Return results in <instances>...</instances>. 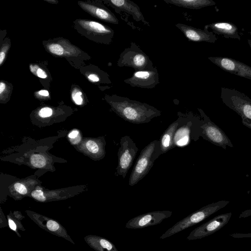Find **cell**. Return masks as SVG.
<instances>
[{
  "instance_id": "cell-33",
  "label": "cell",
  "mask_w": 251,
  "mask_h": 251,
  "mask_svg": "<svg viewBox=\"0 0 251 251\" xmlns=\"http://www.w3.org/2000/svg\"><path fill=\"white\" fill-rule=\"evenodd\" d=\"M3 216L4 215H2V213L1 212V215L0 218V228L6 227L8 225V220H7Z\"/></svg>"
},
{
  "instance_id": "cell-31",
  "label": "cell",
  "mask_w": 251,
  "mask_h": 251,
  "mask_svg": "<svg viewBox=\"0 0 251 251\" xmlns=\"http://www.w3.org/2000/svg\"><path fill=\"white\" fill-rule=\"evenodd\" d=\"M8 45H5L2 47L0 53V65H1L3 63L5 58L6 54L8 50Z\"/></svg>"
},
{
  "instance_id": "cell-10",
  "label": "cell",
  "mask_w": 251,
  "mask_h": 251,
  "mask_svg": "<svg viewBox=\"0 0 251 251\" xmlns=\"http://www.w3.org/2000/svg\"><path fill=\"white\" fill-rule=\"evenodd\" d=\"M172 212L169 210L149 212L137 216L129 220L126 224L129 229H140L155 226L171 216Z\"/></svg>"
},
{
  "instance_id": "cell-28",
  "label": "cell",
  "mask_w": 251,
  "mask_h": 251,
  "mask_svg": "<svg viewBox=\"0 0 251 251\" xmlns=\"http://www.w3.org/2000/svg\"><path fill=\"white\" fill-rule=\"evenodd\" d=\"M31 196L36 200L40 202H45L46 201V198L44 195L43 192L40 189H37L31 193Z\"/></svg>"
},
{
  "instance_id": "cell-23",
  "label": "cell",
  "mask_w": 251,
  "mask_h": 251,
  "mask_svg": "<svg viewBox=\"0 0 251 251\" xmlns=\"http://www.w3.org/2000/svg\"><path fill=\"white\" fill-rule=\"evenodd\" d=\"M30 162L32 165L36 168H42L46 164L45 157L41 154H33L31 156Z\"/></svg>"
},
{
  "instance_id": "cell-32",
  "label": "cell",
  "mask_w": 251,
  "mask_h": 251,
  "mask_svg": "<svg viewBox=\"0 0 251 251\" xmlns=\"http://www.w3.org/2000/svg\"><path fill=\"white\" fill-rule=\"evenodd\" d=\"M232 237L236 238H251V233H234L230 235Z\"/></svg>"
},
{
  "instance_id": "cell-6",
  "label": "cell",
  "mask_w": 251,
  "mask_h": 251,
  "mask_svg": "<svg viewBox=\"0 0 251 251\" xmlns=\"http://www.w3.org/2000/svg\"><path fill=\"white\" fill-rule=\"evenodd\" d=\"M117 65L120 67H131L135 71L147 70L153 67V63L149 57L133 42L130 43L129 47L122 52Z\"/></svg>"
},
{
  "instance_id": "cell-3",
  "label": "cell",
  "mask_w": 251,
  "mask_h": 251,
  "mask_svg": "<svg viewBox=\"0 0 251 251\" xmlns=\"http://www.w3.org/2000/svg\"><path fill=\"white\" fill-rule=\"evenodd\" d=\"M161 154L159 140H154L145 146L141 151L130 174L129 185L133 186L142 179Z\"/></svg>"
},
{
  "instance_id": "cell-1",
  "label": "cell",
  "mask_w": 251,
  "mask_h": 251,
  "mask_svg": "<svg viewBox=\"0 0 251 251\" xmlns=\"http://www.w3.org/2000/svg\"><path fill=\"white\" fill-rule=\"evenodd\" d=\"M112 110L125 121L132 124L148 123L161 115V111L145 102L116 95L108 97Z\"/></svg>"
},
{
  "instance_id": "cell-13",
  "label": "cell",
  "mask_w": 251,
  "mask_h": 251,
  "mask_svg": "<svg viewBox=\"0 0 251 251\" xmlns=\"http://www.w3.org/2000/svg\"><path fill=\"white\" fill-rule=\"evenodd\" d=\"M208 59L223 70L251 80V67L233 58L209 57Z\"/></svg>"
},
{
  "instance_id": "cell-37",
  "label": "cell",
  "mask_w": 251,
  "mask_h": 251,
  "mask_svg": "<svg viewBox=\"0 0 251 251\" xmlns=\"http://www.w3.org/2000/svg\"><path fill=\"white\" fill-rule=\"evenodd\" d=\"M6 85L5 84L2 82L0 83V94L1 95L2 93L4 92L5 90Z\"/></svg>"
},
{
  "instance_id": "cell-18",
  "label": "cell",
  "mask_w": 251,
  "mask_h": 251,
  "mask_svg": "<svg viewBox=\"0 0 251 251\" xmlns=\"http://www.w3.org/2000/svg\"><path fill=\"white\" fill-rule=\"evenodd\" d=\"M79 4L82 8L94 17L107 23L119 24V20L116 16L111 11L103 6H97L80 2Z\"/></svg>"
},
{
  "instance_id": "cell-27",
  "label": "cell",
  "mask_w": 251,
  "mask_h": 251,
  "mask_svg": "<svg viewBox=\"0 0 251 251\" xmlns=\"http://www.w3.org/2000/svg\"><path fill=\"white\" fill-rule=\"evenodd\" d=\"M81 92L76 89H74L72 93V97L74 102L77 105H80L83 101Z\"/></svg>"
},
{
  "instance_id": "cell-34",
  "label": "cell",
  "mask_w": 251,
  "mask_h": 251,
  "mask_svg": "<svg viewBox=\"0 0 251 251\" xmlns=\"http://www.w3.org/2000/svg\"><path fill=\"white\" fill-rule=\"evenodd\" d=\"M88 79L92 82H98L100 81V77L95 74H90L88 76Z\"/></svg>"
},
{
  "instance_id": "cell-36",
  "label": "cell",
  "mask_w": 251,
  "mask_h": 251,
  "mask_svg": "<svg viewBox=\"0 0 251 251\" xmlns=\"http://www.w3.org/2000/svg\"><path fill=\"white\" fill-rule=\"evenodd\" d=\"M251 215V210H246V211H244L243 212H242L241 214V215L240 216V218L248 217L249 216H250Z\"/></svg>"
},
{
  "instance_id": "cell-4",
  "label": "cell",
  "mask_w": 251,
  "mask_h": 251,
  "mask_svg": "<svg viewBox=\"0 0 251 251\" xmlns=\"http://www.w3.org/2000/svg\"><path fill=\"white\" fill-rule=\"evenodd\" d=\"M229 203V201L222 200L201 207L175 224L160 237V239H164L170 237L199 223L225 207Z\"/></svg>"
},
{
  "instance_id": "cell-39",
  "label": "cell",
  "mask_w": 251,
  "mask_h": 251,
  "mask_svg": "<svg viewBox=\"0 0 251 251\" xmlns=\"http://www.w3.org/2000/svg\"><path fill=\"white\" fill-rule=\"evenodd\" d=\"M80 137L79 135L75 139H71V142L74 144H77L80 141Z\"/></svg>"
},
{
  "instance_id": "cell-25",
  "label": "cell",
  "mask_w": 251,
  "mask_h": 251,
  "mask_svg": "<svg viewBox=\"0 0 251 251\" xmlns=\"http://www.w3.org/2000/svg\"><path fill=\"white\" fill-rule=\"evenodd\" d=\"M30 69L33 74L40 78H46L47 77L46 72L37 65H30Z\"/></svg>"
},
{
  "instance_id": "cell-20",
  "label": "cell",
  "mask_w": 251,
  "mask_h": 251,
  "mask_svg": "<svg viewBox=\"0 0 251 251\" xmlns=\"http://www.w3.org/2000/svg\"><path fill=\"white\" fill-rule=\"evenodd\" d=\"M84 239L88 246L96 251H119L113 243L102 237L88 235L85 236Z\"/></svg>"
},
{
  "instance_id": "cell-40",
  "label": "cell",
  "mask_w": 251,
  "mask_h": 251,
  "mask_svg": "<svg viewBox=\"0 0 251 251\" xmlns=\"http://www.w3.org/2000/svg\"><path fill=\"white\" fill-rule=\"evenodd\" d=\"M248 43L251 49V39H248Z\"/></svg>"
},
{
  "instance_id": "cell-11",
  "label": "cell",
  "mask_w": 251,
  "mask_h": 251,
  "mask_svg": "<svg viewBox=\"0 0 251 251\" xmlns=\"http://www.w3.org/2000/svg\"><path fill=\"white\" fill-rule=\"evenodd\" d=\"M26 212L30 219L41 228L75 244L66 229L56 220L32 211H27Z\"/></svg>"
},
{
  "instance_id": "cell-2",
  "label": "cell",
  "mask_w": 251,
  "mask_h": 251,
  "mask_svg": "<svg viewBox=\"0 0 251 251\" xmlns=\"http://www.w3.org/2000/svg\"><path fill=\"white\" fill-rule=\"evenodd\" d=\"M177 114L180 117V122L174 137L173 142L175 147H183L190 144L192 141H197L201 137L203 121L201 117L188 112Z\"/></svg>"
},
{
  "instance_id": "cell-7",
  "label": "cell",
  "mask_w": 251,
  "mask_h": 251,
  "mask_svg": "<svg viewBox=\"0 0 251 251\" xmlns=\"http://www.w3.org/2000/svg\"><path fill=\"white\" fill-rule=\"evenodd\" d=\"M203 121L201 127L203 129L201 137L213 145L226 150L227 147L232 148L233 145L225 132L217 125L212 122L201 108H198Z\"/></svg>"
},
{
  "instance_id": "cell-15",
  "label": "cell",
  "mask_w": 251,
  "mask_h": 251,
  "mask_svg": "<svg viewBox=\"0 0 251 251\" xmlns=\"http://www.w3.org/2000/svg\"><path fill=\"white\" fill-rule=\"evenodd\" d=\"M108 4L115 9L117 13L121 11L126 12L132 16L136 22L141 21L149 26V23L146 21L139 6L130 0H110L107 1Z\"/></svg>"
},
{
  "instance_id": "cell-19",
  "label": "cell",
  "mask_w": 251,
  "mask_h": 251,
  "mask_svg": "<svg viewBox=\"0 0 251 251\" xmlns=\"http://www.w3.org/2000/svg\"><path fill=\"white\" fill-rule=\"evenodd\" d=\"M177 116L178 118L168 127L159 139L161 154L175 147L173 142L174 137L180 122V117L178 114Z\"/></svg>"
},
{
  "instance_id": "cell-5",
  "label": "cell",
  "mask_w": 251,
  "mask_h": 251,
  "mask_svg": "<svg viewBox=\"0 0 251 251\" xmlns=\"http://www.w3.org/2000/svg\"><path fill=\"white\" fill-rule=\"evenodd\" d=\"M220 97L226 106L241 117L243 125L251 129V99L234 89L224 87L221 88Z\"/></svg>"
},
{
  "instance_id": "cell-14",
  "label": "cell",
  "mask_w": 251,
  "mask_h": 251,
  "mask_svg": "<svg viewBox=\"0 0 251 251\" xmlns=\"http://www.w3.org/2000/svg\"><path fill=\"white\" fill-rule=\"evenodd\" d=\"M175 26L183 33L189 41L214 43L217 41L216 36L207 29L204 28L202 30L181 23L176 24Z\"/></svg>"
},
{
  "instance_id": "cell-17",
  "label": "cell",
  "mask_w": 251,
  "mask_h": 251,
  "mask_svg": "<svg viewBox=\"0 0 251 251\" xmlns=\"http://www.w3.org/2000/svg\"><path fill=\"white\" fill-rule=\"evenodd\" d=\"M209 28L217 34L221 35L226 38H232L240 40V37L236 25L229 22H218L206 25L204 28Z\"/></svg>"
},
{
  "instance_id": "cell-9",
  "label": "cell",
  "mask_w": 251,
  "mask_h": 251,
  "mask_svg": "<svg viewBox=\"0 0 251 251\" xmlns=\"http://www.w3.org/2000/svg\"><path fill=\"white\" fill-rule=\"evenodd\" d=\"M231 216V212L217 215L193 229L186 239L188 240H194L209 236L226 225Z\"/></svg>"
},
{
  "instance_id": "cell-8",
  "label": "cell",
  "mask_w": 251,
  "mask_h": 251,
  "mask_svg": "<svg viewBox=\"0 0 251 251\" xmlns=\"http://www.w3.org/2000/svg\"><path fill=\"white\" fill-rule=\"evenodd\" d=\"M120 147L118 152V164L116 169L117 176H122L125 178L132 166L138 148L135 143L128 135L121 137Z\"/></svg>"
},
{
  "instance_id": "cell-22",
  "label": "cell",
  "mask_w": 251,
  "mask_h": 251,
  "mask_svg": "<svg viewBox=\"0 0 251 251\" xmlns=\"http://www.w3.org/2000/svg\"><path fill=\"white\" fill-rule=\"evenodd\" d=\"M7 218L10 229L15 231L19 237H21L18 230L22 231L25 230L21 222L24 217L21 212L15 211L13 213H10L7 216Z\"/></svg>"
},
{
  "instance_id": "cell-26",
  "label": "cell",
  "mask_w": 251,
  "mask_h": 251,
  "mask_svg": "<svg viewBox=\"0 0 251 251\" xmlns=\"http://www.w3.org/2000/svg\"><path fill=\"white\" fill-rule=\"evenodd\" d=\"M86 146L88 150L93 153H97L100 151L99 146L94 141H88L86 143Z\"/></svg>"
},
{
  "instance_id": "cell-38",
  "label": "cell",
  "mask_w": 251,
  "mask_h": 251,
  "mask_svg": "<svg viewBox=\"0 0 251 251\" xmlns=\"http://www.w3.org/2000/svg\"><path fill=\"white\" fill-rule=\"evenodd\" d=\"M38 94L42 96L47 97L49 96V92L45 90H42L38 92Z\"/></svg>"
},
{
  "instance_id": "cell-21",
  "label": "cell",
  "mask_w": 251,
  "mask_h": 251,
  "mask_svg": "<svg viewBox=\"0 0 251 251\" xmlns=\"http://www.w3.org/2000/svg\"><path fill=\"white\" fill-rule=\"evenodd\" d=\"M168 4L191 9H199L216 4L212 0H164Z\"/></svg>"
},
{
  "instance_id": "cell-24",
  "label": "cell",
  "mask_w": 251,
  "mask_h": 251,
  "mask_svg": "<svg viewBox=\"0 0 251 251\" xmlns=\"http://www.w3.org/2000/svg\"><path fill=\"white\" fill-rule=\"evenodd\" d=\"M48 49L53 55L60 56L64 53L63 48L59 44H50L48 46Z\"/></svg>"
},
{
  "instance_id": "cell-41",
  "label": "cell",
  "mask_w": 251,
  "mask_h": 251,
  "mask_svg": "<svg viewBox=\"0 0 251 251\" xmlns=\"http://www.w3.org/2000/svg\"><path fill=\"white\" fill-rule=\"evenodd\" d=\"M48 1L50 2H55V1H54V0H50H50H48Z\"/></svg>"
},
{
  "instance_id": "cell-30",
  "label": "cell",
  "mask_w": 251,
  "mask_h": 251,
  "mask_svg": "<svg viewBox=\"0 0 251 251\" xmlns=\"http://www.w3.org/2000/svg\"><path fill=\"white\" fill-rule=\"evenodd\" d=\"M14 188L16 191L20 194L25 195L27 192L26 188L22 183L19 182L15 183Z\"/></svg>"
},
{
  "instance_id": "cell-12",
  "label": "cell",
  "mask_w": 251,
  "mask_h": 251,
  "mask_svg": "<svg viewBox=\"0 0 251 251\" xmlns=\"http://www.w3.org/2000/svg\"><path fill=\"white\" fill-rule=\"evenodd\" d=\"M131 87L152 89L159 83V75L156 67L135 71L132 76L124 80Z\"/></svg>"
},
{
  "instance_id": "cell-35",
  "label": "cell",
  "mask_w": 251,
  "mask_h": 251,
  "mask_svg": "<svg viewBox=\"0 0 251 251\" xmlns=\"http://www.w3.org/2000/svg\"><path fill=\"white\" fill-rule=\"evenodd\" d=\"M78 135H79L78 131L76 130H74L69 134L68 137L70 139H75L76 137H77Z\"/></svg>"
},
{
  "instance_id": "cell-16",
  "label": "cell",
  "mask_w": 251,
  "mask_h": 251,
  "mask_svg": "<svg viewBox=\"0 0 251 251\" xmlns=\"http://www.w3.org/2000/svg\"><path fill=\"white\" fill-rule=\"evenodd\" d=\"M78 23L83 29L97 34L105 44H110L112 41L114 32L108 26L91 21L80 20Z\"/></svg>"
},
{
  "instance_id": "cell-29",
  "label": "cell",
  "mask_w": 251,
  "mask_h": 251,
  "mask_svg": "<svg viewBox=\"0 0 251 251\" xmlns=\"http://www.w3.org/2000/svg\"><path fill=\"white\" fill-rule=\"evenodd\" d=\"M52 110L49 107H44L40 109L39 112V115L42 118H46L52 115Z\"/></svg>"
}]
</instances>
